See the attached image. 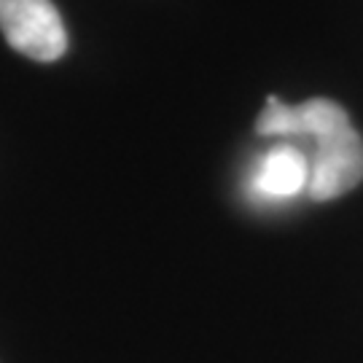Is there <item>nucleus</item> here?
<instances>
[{"label": "nucleus", "mask_w": 363, "mask_h": 363, "mask_svg": "<svg viewBox=\"0 0 363 363\" xmlns=\"http://www.w3.org/2000/svg\"><path fill=\"white\" fill-rule=\"evenodd\" d=\"M256 132L264 138L307 135L315 140L307 191L318 202L347 194L363 181V140L352 130L345 108L334 100L312 97L301 105H286L269 97Z\"/></svg>", "instance_id": "1"}, {"label": "nucleus", "mask_w": 363, "mask_h": 363, "mask_svg": "<svg viewBox=\"0 0 363 363\" xmlns=\"http://www.w3.org/2000/svg\"><path fill=\"white\" fill-rule=\"evenodd\" d=\"M0 30L9 46L35 62H54L67 52V33L52 0H0Z\"/></svg>", "instance_id": "2"}, {"label": "nucleus", "mask_w": 363, "mask_h": 363, "mask_svg": "<svg viewBox=\"0 0 363 363\" xmlns=\"http://www.w3.org/2000/svg\"><path fill=\"white\" fill-rule=\"evenodd\" d=\"M310 183V162L294 145H277L261 159L253 189L272 199H286L298 194Z\"/></svg>", "instance_id": "3"}]
</instances>
